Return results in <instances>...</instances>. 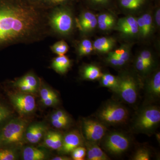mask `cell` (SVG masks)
Returning a JSON list of instances; mask_svg holds the SVG:
<instances>
[{
  "label": "cell",
  "instance_id": "1",
  "mask_svg": "<svg viewBox=\"0 0 160 160\" xmlns=\"http://www.w3.org/2000/svg\"><path fill=\"white\" fill-rule=\"evenodd\" d=\"M49 26V16L31 4L22 0H0V51L44 39Z\"/></svg>",
  "mask_w": 160,
  "mask_h": 160
},
{
  "label": "cell",
  "instance_id": "2",
  "mask_svg": "<svg viewBox=\"0 0 160 160\" xmlns=\"http://www.w3.org/2000/svg\"><path fill=\"white\" fill-rule=\"evenodd\" d=\"M129 113L126 107L119 103L110 102L106 103L98 112L100 122L108 125H116L126 122Z\"/></svg>",
  "mask_w": 160,
  "mask_h": 160
},
{
  "label": "cell",
  "instance_id": "3",
  "mask_svg": "<svg viewBox=\"0 0 160 160\" xmlns=\"http://www.w3.org/2000/svg\"><path fill=\"white\" fill-rule=\"evenodd\" d=\"M160 122V110L155 106H149L142 109L135 120L134 128L143 133L151 132Z\"/></svg>",
  "mask_w": 160,
  "mask_h": 160
},
{
  "label": "cell",
  "instance_id": "4",
  "mask_svg": "<svg viewBox=\"0 0 160 160\" xmlns=\"http://www.w3.org/2000/svg\"><path fill=\"white\" fill-rule=\"evenodd\" d=\"M50 27L62 35L70 34L73 28V19L71 12L64 8L55 9L49 16Z\"/></svg>",
  "mask_w": 160,
  "mask_h": 160
},
{
  "label": "cell",
  "instance_id": "5",
  "mask_svg": "<svg viewBox=\"0 0 160 160\" xmlns=\"http://www.w3.org/2000/svg\"><path fill=\"white\" fill-rule=\"evenodd\" d=\"M26 123L20 119H15L7 123L2 130L1 139L7 144H19L26 132Z\"/></svg>",
  "mask_w": 160,
  "mask_h": 160
},
{
  "label": "cell",
  "instance_id": "6",
  "mask_svg": "<svg viewBox=\"0 0 160 160\" xmlns=\"http://www.w3.org/2000/svg\"><path fill=\"white\" fill-rule=\"evenodd\" d=\"M102 139L104 149L115 155L122 154L129 149L130 145V140L128 137L117 132L109 133Z\"/></svg>",
  "mask_w": 160,
  "mask_h": 160
},
{
  "label": "cell",
  "instance_id": "7",
  "mask_svg": "<svg viewBox=\"0 0 160 160\" xmlns=\"http://www.w3.org/2000/svg\"><path fill=\"white\" fill-rule=\"evenodd\" d=\"M119 78V82L116 93L126 103L133 104L136 102L139 93L137 82L129 75H125Z\"/></svg>",
  "mask_w": 160,
  "mask_h": 160
},
{
  "label": "cell",
  "instance_id": "8",
  "mask_svg": "<svg viewBox=\"0 0 160 160\" xmlns=\"http://www.w3.org/2000/svg\"><path fill=\"white\" fill-rule=\"evenodd\" d=\"M32 94L20 92L9 95L12 106L20 114L27 115L34 111L36 107L35 99Z\"/></svg>",
  "mask_w": 160,
  "mask_h": 160
},
{
  "label": "cell",
  "instance_id": "9",
  "mask_svg": "<svg viewBox=\"0 0 160 160\" xmlns=\"http://www.w3.org/2000/svg\"><path fill=\"white\" fill-rule=\"evenodd\" d=\"M83 130L88 142L97 143L105 136L107 129L100 121L86 119L83 122Z\"/></svg>",
  "mask_w": 160,
  "mask_h": 160
},
{
  "label": "cell",
  "instance_id": "10",
  "mask_svg": "<svg viewBox=\"0 0 160 160\" xmlns=\"http://www.w3.org/2000/svg\"><path fill=\"white\" fill-rule=\"evenodd\" d=\"M83 139L79 132L77 130L70 132L63 137L61 151L64 153L71 152L75 149L82 146Z\"/></svg>",
  "mask_w": 160,
  "mask_h": 160
},
{
  "label": "cell",
  "instance_id": "11",
  "mask_svg": "<svg viewBox=\"0 0 160 160\" xmlns=\"http://www.w3.org/2000/svg\"><path fill=\"white\" fill-rule=\"evenodd\" d=\"M118 29L129 35H134L139 32L137 19L133 17L120 19L117 24Z\"/></svg>",
  "mask_w": 160,
  "mask_h": 160
},
{
  "label": "cell",
  "instance_id": "12",
  "mask_svg": "<svg viewBox=\"0 0 160 160\" xmlns=\"http://www.w3.org/2000/svg\"><path fill=\"white\" fill-rule=\"evenodd\" d=\"M45 132L46 128L42 124H33L26 129L25 132L26 140L32 144L37 143L45 135Z\"/></svg>",
  "mask_w": 160,
  "mask_h": 160
},
{
  "label": "cell",
  "instance_id": "13",
  "mask_svg": "<svg viewBox=\"0 0 160 160\" xmlns=\"http://www.w3.org/2000/svg\"><path fill=\"white\" fill-rule=\"evenodd\" d=\"M146 93L151 99L158 98L160 96V72L157 71L147 83Z\"/></svg>",
  "mask_w": 160,
  "mask_h": 160
},
{
  "label": "cell",
  "instance_id": "14",
  "mask_svg": "<svg viewBox=\"0 0 160 160\" xmlns=\"http://www.w3.org/2000/svg\"><path fill=\"white\" fill-rule=\"evenodd\" d=\"M63 140V137L59 132L50 131L45 134L44 144L50 149L60 150L62 146Z\"/></svg>",
  "mask_w": 160,
  "mask_h": 160
},
{
  "label": "cell",
  "instance_id": "15",
  "mask_svg": "<svg viewBox=\"0 0 160 160\" xmlns=\"http://www.w3.org/2000/svg\"><path fill=\"white\" fill-rule=\"evenodd\" d=\"M80 27L84 32H90L96 28L98 24L97 18L90 12H83L79 19Z\"/></svg>",
  "mask_w": 160,
  "mask_h": 160
},
{
  "label": "cell",
  "instance_id": "16",
  "mask_svg": "<svg viewBox=\"0 0 160 160\" xmlns=\"http://www.w3.org/2000/svg\"><path fill=\"white\" fill-rule=\"evenodd\" d=\"M87 158L89 160H108L109 158L97 143L87 141L86 143Z\"/></svg>",
  "mask_w": 160,
  "mask_h": 160
},
{
  "label": "cell",
  "instance_id": "17",
  "mask_svg": "<svg viewBox=\"0 0 160 160\" xmlns=\"http://www.w3.org/2000/svg\"><path fill=\"white\" fill-rule=\"evenodd\" d=\"M71 66V61L65 55L59 56L52 61V67L58 73L64 74Z\"/></svg>",
  "mask_w": 160,
  "mask_h": 160
},
{
  "label": "cell",
  "instance_id": "18",
  "mask_svg": "<svg viewBox=\"0 0 160 160\" xmlns=\"http://www.w3.org/2000/svg\"><path fill=\"white\" fill-rule=\"evenodd\" d=\"M115 41L111 38L102 37L97 39L93 43V49L100 52H109L114 47Z\"/></svg>",
  "mask_w": 160,
  "mask_h": 160
},
{
  "label": "cell",
  "instance_id": "19",
  "mask_svg": "<svg viewBox=\"0 0 160 160\" xmlns=\"http://www.w3.org/2000/svg\"><path fill=\"white\" fill-rule=\"evenodd\" d=\"M82 74L84 79L94 81L101 78L103 74L98 66L94 65H88L83 68Z\"/></svg>",
  "mask_w": 160,
  "mask_h": 160
},
{
  "label": "cell",
  "instance_id": "20",
  "mask_svg": "<svg viewBox=\"0 0 160 160\" xmlns=\"http://www.w3.org/2000/svg\"><path fill=\"white\" fill-rule=\"evenodd\" d=\"M46 154L42 150L32 146H28L23 151L24 160H43L46 158Z\"/></svg>",
  "mask_w": 160,
  "mask_h": 160
},
{
  "label": "cell",
  "instance_id": "21",
  "mask_svg": "<svg viewBox=\"0 0 160 160\" xmlns=\"http://www.w3.org/2000/svg\"><path fill=\"white\" fill-rule=\"evenodd\" d=\"M101 79V85L116 92L118 86L119 78L109 73L103 74Z\"/></svg>",
  "mask_w": 160,
  "mask_h": 160
},
{
  "label": "cell",
  "instance_id": "22",
  "mask_svg": "<svg viewBox=\"0 0 160 160\" xmlns=\"http://www.w3.org/2000/svg\"><path fill=\"white\" fill-rule=\"evenodd\" d=\"M18 82L23 83L38 91V83L36 77L32 73H28L17 80Z\"/></svg>",
  "mask_w": 160,
  "mask_h": 160
},
{
  "label": "cell",
  "instance_id": "23",
  "mask_svg": "<svg viewBox=\"0 0 160 160\" xmlns=\"http://www.w3.org/2000/svg\"><path fill=\"white\" fill-rule=\"evenodd\" d=\"M51 49L54 53L59 56L64 55L69 50V46L64 41H59L51 46Z\"/></svg>",
  "mask_w": 160,
  "mask_h": 160
},
{
  "label": "cell",
  "instance_id": "24",
  "mask_svg": "<svg viewBox=\"0 0 160 160\" xmlns=\"http://www.w3.org/2000/svg\"><path fill=\"white\" fill-rule=\"evenodd\" d=\"M93 49V45L88 39L82 40L78 48L79 54L80 56L87 55L90 54Z\"/></svg>",
  "mask_w": 160,
  "mask_h": 160
},
{
  "label": "cell",
  "instance_id": "25",
  "mask_svg": "<svg viewBox=\"0 0 160 160\" xmlns=\"http://www.w3.org/2000/svg\"><path fill=\"white\" fill-rule=\"evenodd\" d=\"M146 0H121L122 6L126 9H138L143 5Z\"/></svg>",
  "mask_w": 160,
  "mask_h": 160
},
{
  "label": "cell",
  "instance_id": "26",
  "mask_svg": "<svg viewBox=\"0 0 160 160\" xmlns=\"http://www.w3.org/2000/svg\"><path fill=\"white\" fill-rule=\"evenodd\" d=\"M112 52L119 59L122 60L125 63L128 61L130 57V52L129 48L126 46L120 47L119 49H117Z\"/></svg>",
  "mask_w": 160,
  "mask_h": 160
},
{
  "label": "cell",
  "instance_id": "27",
  "mask_svg": "<svg viewBox=\"0 0 160 160\" xmlns=\"http://www.w3.org/2000/svg\"><path fill=\"white\" fill-rule=\"evenodd\" d=\"M70 121L69 116L65 112L62 110H58L52 113L50 116V121Z\"/></svg>",
  "mask_w": 160,
  "mask_h": 160
},
{
  "label": "cell",
  "instance_id": "28",
  "mask_svg": "<svg viewBox=\"0 0 160 160\" xmlns=\"http://www.w3.org/2000/svg\"><path fill=\"white\" fill-rule=\"evenodd\" d=\"M72 157L74 160H83L86 155V149L80 146L72 150Z\"/></svg>",
  "mask_w": 160,
  "mask_h": 160
},
{
  "label": "cell",
  "instance_id": "29",
  "mask_svg": "<svg viewBox=\"0 0 160 160\" xmlns=\"http://www.w3.org/2000/svg\"><path fill=\"white\" fill-rule=\"evenodd\" d=\"M146 29V37L150 34L152 30V19L151 16L149 13L143 14L142 16Z\"/></svg>",
  "mask_w": 160,
  "mask_h": 160
},
{
  "label": "cell",
  "instance_id": "30",
  "mask_svg": "<svg viewBox=\"0 0 160 160\" xmlns=\"http://www.w3.org/2000/svg\"><path fill=\"white\" fill-rule=\"evenodd\" d=\"M150 159V153L146 149H140L137 151L133 156L134 160H149Z\"/></svg>",
  "mask_w": 160,
  "mask_h": 160
},
{
  "label": "cell",
  "instance_id": "31",
  "mask_svg": "<svg viewBox=\"0 0 160 160\" xmlns=\"http://www.w3.org/2000/svg\"><path fill=\"white\" fill-rule=\"evenodd\" d=\"M135 66L137 69L140 72L145 73L148 71L151 66L147 64L139 56L138 57L135 62Z\"/></svg>",
  "mask_w": 160,
  "mask_h": 160
},
{
  "label": "cell",
  "instance_id": "32",
  "mask_svg": "<svg viewBox=\"0 0 160 160\" xmlns=\"http://www.w3.org/2000/svg\"><path fill=\"white\" fill-rule=\"evenodd\" d=\"M41 102H42L46 99L52 97L58 96L55 92L48 87H43L40 90Z\"/></svg>",
  "mask_w": 160,
  "mask_h": 160
},
{
  "label": "cell",
  "instance_id": "33",
  "mask_svg": "<svg viewBox=\"0 0 160 160\" xmlns=\"http://www.w3.org/2000/svg\"><path fill=\"white\" fill-rule=\"evenodd\" d=\"M107 62L112 66L120 67L125 65L126 63L122 60L119 59L112 52H109V56L107 58Z\"/></svg>",
  "mask_w": 160,
  "mask_h": 160
},
{
  "label": "cell",
  "instance_id": "34",
  "mask_svg": "<svg viewBox=\"0 0 160 160\" xmlns=\"http://www.w3.org/2000/svg\"><path fill=\"white\" fill-rule=\"evenodd\" d=\"M16 155L10 149L0 150V160H15L16 159Z\"/></svg>",
  "mask_w": 160,
  "mask_h": 160
},
{
  "label": "cell",
  "instance_id": "35",
  "mask_svg": "<svg viewBox=\"0 0 160 160\" xmlns=\"http://www.w3.org/2000/svg\"><path fill=\"white\" fill-rule=\"evenodd\" d=\"M115 20L114 17L111 14L108 13H102L99 15L97 18L98 24L99 26L109 21Z\"/></svg>",
  "mask_w": 160,
  "mask_h": 160
},
{
  "label": "cell",
  "instance_id": "36",
  "mask_svg": "<svg viewBox=\"0 0 160 160\" xmlns=\"http://www.w3.org/2000/svg\"><path fill=\"white\" fill-rule=\"evenodd\" d=\"M139 56L148 65L151 66L152 62H153V59H152V55L150 52L148 51V50H144L140 53Z\"/></svg>",
  "mask_w": 160,
  "mask_h": 160
},
{
  "label": "cell",
  "instance_id": "37",
  "mask_svg": "<svg viewBox=\"0 0 160 160\" xmlns=\"http://www.w3.org/2000/svg\"><path fill=\"white\" fill-rule=\"evenodd\" d=\"M11 111L7 107L0 104V123L9 117Z\"/></svg>",
  "mask_w": 160,
  "mask_h": 160
},
{
  "label": "cell",
  "instance_id": "38",
  "mask_svg": "<svg viewBox=\"0 0 160 160\" xmlns=\"http://www.w3.org/2000/svg\"><path fill=\"white\" fill-rule=\"evenodd\" d=\"M52 126L58 129H65L70 124V121H51Z\"/></svg>",
  "mask_w": 160,
  "mask_h": 160
},
{
  "label": "cell",
  "instance_id": "39",
  "mask_svg": "<svg viewBox=\"0 0 160 160\" xmlns=\"http://www.w3.org/2000/svg\"><path fill=\"white\" fill-rule=\"evenodd\" d=\"M137 22L139 32L141 33L143 37H146V29H145L144 22H143V20L142 17L137 19Z\"/></svg>",
  "mask_w": 160,
  "mask_h": 160
},
{
  "label": "cell",
  "instance_id": "40",
  "mask_svg": "<svg viewBox=\"0 0 160 160\" xmlns=\"http://www.w3.org/2000/svg\"><path fill=\"white\" fill-rule=\"evenodd\" d=\"M156 22L158 26H159L160 25V10L158 9L157 10L155 14Z\"/></svg>",
  "mask_w": 160,
  "mask_h": 160
},
{
  "label": "cell",
  "instance_id": "41",
  "mask_svg": "<svg viewBox=\"0 0 160 160\" xmlns=\"http://www.w3.org/2000/svg\"><path fill=\"white\" fill-rule=\"evenodd\" d=\"M52 160H70L69 158L66 157H56L53 158L52 159Z\"/></svg>",
  "mask_w": 160,
  "mask_h": 160
},
{
  "label": "cell",
  "instance_id": "42",
  "mask_svg": "<svg viewBox=\"0 0 160 160\" xmlns=\"http://www.w3.org/2000/svg\"><path fill=\"white\" fill-rule=\"evenodd\" d=\"M48 2L53 4H58V3L63 2L67 0H47Z\"/></svg>",
  "mask_w": 160,
  "mask_h": 160
},
{
  "label": "cell",
  "instance_id": "43",
  "mask_svg": "<svg viewBox=\"0 0 160 160\" xmlns=\"http://www.w3.org/2000/svg\"><path fill=\"white\" fill-rule=\"evenodd\" d=\"M107 0H98V3H105L107 2Z\"/></svg>",
  "mask_w": 160,
  "mask_h": 160
},
{
  "label": "cell",
  "instance_id": "44",
  "mask_svg": "<svg viewBox=\"0 0 160 160\" xmlns=\"http://www.w3.org/2000/svg\"><path fill=\"white\" fill-rule=\"evenodd\" d=\"M156 136H157V138L158 141H159L158 138H159V139L160 140V134H159H159H157Z\"/></svg>",
  "mask_w": 160,
  "mask_h": 160
},
{
  "label": "cell",
  "instance_id": "45",
  "mask_svg": "<svg viewBox=\"0 0 160 160\" xmlns=\"http://www.w3.org/2000/svg\"><path fill=\"white\" fill-rule=\"evenodd\" d=\"M92 1H93L94 2L98 3V0H92Z\"/></svg>",
  "mask_w": 160,
  "mask_h": 160
},
{
  "label": "cell",
  "instance_id": "46",
  "mask_svg": "<svg viewBox=\"0 0 160 160\" xmlns=\"http://www.w3.org/2000/svg\"><path fill=\"white\" fill-rule=\"evenodd\" d=\"M2 140V139H1V137L0 138V142H1V141Z\"/></svg>",
  "mask_w": 160,
  "mask_h": 160
}]
</instances>
